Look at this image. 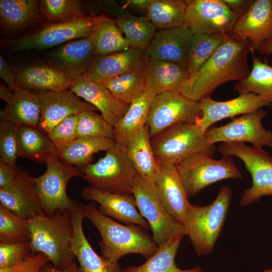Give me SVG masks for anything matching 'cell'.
I'll use <instances>...</instances> for the list:
<instances>
[{
	"mask_svg": "<svg viewBox=\"0 0 272 272\" xmlns=\"http://www.w3.org/2000/svg\"><path fill=\"white\" fill-rule=\"evenodd\" d=\"M252 50L250 42L233 33L178 91L192 100L198 101L210 97L221 85L231 81H242L250 72L248 57Z\"/></svg>",
	"mask_w": 272,
	"mask_h": 272,
	"instance_id": "obj_1",
	"label": "cell"
},
{
	"mask_svg": "<svg viewBox=\"0 0 272 272\" xmlns=\"http://www.w3.org/2000/svg\"><path fill=\"white\" fill-rule=\"evenodd\" d=\"M85 218H88L99 231L101 256L118 262L123 255L131 253L141 254L149 258L156 251L158 246L142 227L135 224H121L102 213L96 202L83 205Z\"/></svg>",
	"mask_w": 272,
	"mask_h": 272,
	"instance_id": "obj_2",
	"label": "cell"
},
{
	"mask_svg": "<svg viewBox=\"0 0 272 272\" xmlns=\"http://www.w3.org/2000/svg\"><path fill=\"white\" fill-rule=\"evenodd\" d=\"M33 254L44 253L58 269L75 261L71 249L73 236L71 212L57 210L53 216L42 213L28 220Z\"/></svg>",
	"mask_w": 272,
	"mask_h": 272,
	"instance_id": "obj_3",
	"label": "cell"
},
{
	"mask_svg": "<svg viewBox=\"0 0 272 272\" xmlns=\"http://www.w3.org/2000/svg\"><path fill=\"white\" fill-rule=\"evenodd\" d=\"M232 195L230 188L223 186L210 204L189 206L183 226L198 256L213 250L225 223Z\"/></svg>",
	"mask_w": 272,
	"mask_h": 272,
	"instance_id": "obj_4",
	"label": "cell"
},
{
	"mask_svg": "<svg viewBox=\"0 0 272 272\" xmlns=\"http://www.w3.org/2000/svg\"><path fill=\"white\" fill-rule=\"evenodd\" d=\"M81 177L98 190L114 193L132 194L137 172L126 148L116 143L96 163L83 169Z\"/></svg>",
	"mask_w": 272,
	"mask_h": 272,
	"instance_id": "obj_5",
	"label": "cell"
},
{
	"mask_svg": "<svg viewBox=\"0 0 272 272\" xmlns=\"http://www.w3.org/2000/svg\"><path fill=\"white\" fill-rule=\"evenodd\" d=\"M152 147L158 162L176 166L189 156L198 153L214 156L215 145H211L195 123L172 126L151 138Z\"/></svg>",
	"mask_w": 272,
	"mask_h": 272,
	"instance_id": "obj_6",
	"label": "cell"
},
{
	"mask_svg": "<svg viewBox=\"0 0 272 272\" xmlns=\"http://www.w3.org/2000/svg\"><path fill=\"white\" fill-rule=\"evenodd\" d=\"M46 164V169L42 175L32 177L34 186L43 213L52 216L57 210L72 212L81 203L68 196L67 185L72 178L81 176L82 169L65 164L59 160L57 155L49 158Z\"/></svg>",
	"mask_w": 272,
	"mask_h": 272,
	"instance_id": "obj_7",
	"label": "cell"
},
{
	"mask_svg": "<svg viewBox=\"0 0 272 272\" xmlns=\"http://www.w3.org/2000/svg\"><path fill=\"white\" fill-rule=\"evenodd\" d=\"M233 156L223 155L219 160L204 153L193 154L176 165L188 197L205 187L227 179H241L242 174Z\"/></svg>",
	"mask_w": 272,
	"mask_h": 272,
	"instance_id": "obj_8",
	"label": "cell"
},
{
	"mask_svg": "<svg viewBox=\"0 0 272 272\" xmlns=\"http://www.w3.org/2000/svg\"><path fill=\"white\" fill-rule=\"evenodd\" d=\"M217 150L223 156L238 157L251 174L252 186L244 190L241 206L250 205L264 196L272 195V156L268 152L262 148L238 142L223 143Z\"/></svg>",
	"mask_w": 272,
	"mask_h": 272,
	"instance_id": "obj_9",
	"label": "cell"
},
{
	"mask_svg": "<svg viewBox=\"0 0 272 272\" xmlns=\"http://www.w3.org/2000/svg\"><path fill=\"white\" fill-rule=\"evenodd\" d=\"M132 194L141 214L152 231V239L158 246L181 235H186L183 226L166 211L157 193L154 182L137 176Z\"/></svg>",
	"mask_w": 272,
	"mask_h": 272,
	"instance_id": "obj_10",
	"label": "cell"
},
{
	"mask_svg": "<svg viewBox=\"0 0 272 272\" xmlns=\"http://www.w3.org/2000/svg\"><path fill=\"white\" fill-rule=\"evenodd\" d=\"M93 27V17L90 16L65 23H48L26 35L4 43L15 51L43 50L72 40L89 38Z\"/></svg>",
	"mask_w": 272,
	"mask_h": 272,
	"instance_id": "obj_11",
	"label": "cell"
},
{
	"mask_svg": "<svg viewBox=\"0 0 272 272\" xmlns=\"http://www.w3.org/2000/svg\"><path fill=\"white\" fill-rule=\"evenodd\" d=\"M200 112L198 101L187 98L177 90L156 95L147 121L150 138L176 124L194 123Z\"/></svg>",
	"mask_w": 272,
	"mask_h": 272,
	"instance_id": "obj_12",
	"label": "cell"
},
{
	"mask_svg": "<svg viewBox=\"0 0 272 272\" xmlns=\"http://www.w3.org/2000/svg\"><path fill=\"white\" fill-rule=\"evenodd\" d=\"M187 2L183 25L193 34L232 33L239 17L223 0Z\"/></svg>",
	"mask_w": 272,
	"mask_h": 272,
	"instance_id": "obj_13",
	"label": "cell"
},
{
	"mask_svg": "<svg viewBox=\"0 0 272 272\" xmlns=\"http://www.w3.org/2000/svg\"><path fill=\"white\" fill-rule=\"evenodd\" d=\"M266 112L262 109L234 118L220 126L210 127L205 132L208 142L215 145L223 143L249 142L254 147L272 148V131L265 129L262 120Z\"/></svg>",
	"mask_w": 272,
	"mask_h": 272,
	"instance_id": "obj_14",
	"label": "cell"
},
{
	"mask_svg": "<svg viewBox=\"0 0 272 272\" xmlns=\"http://www.w3.org/2000/svg\"><path fill=\"white\" fill-rule=\"evenodd\" d=\"M198 104L201 116H198L194 123L203 132L214 123L223 119L250 113L263 106H269L264 98L253 93L241 94L224 101H216L211 97H207L199 100Z\"/></svg>",
	"mask_w": 272,
	"mask_h": 272,
	"instance_id": "obj_15",
	"label": "cell"
},
{
	"mask_svg": "<svg viewBox=\"0 0 272 272\" xmlns=\"http://www.w3.org/2000/svg\"><path fill=\"white\" fill-rule=\"evenodd\" d=\"M147 58L146 50L132 47L104 56H97L80 79L91 80L105 85L122 74L143 71Z\"/></svg>",
	"mask_w": 272,
	"mask_h": 272,
	"instance_id": "obj_16",
	"label": "cell"
},
{
	"mask_svg": "<svg viewBox=\"0 0 272 272\" xmlns=\"http://www.w3.org/2000/svg\"><path fill=\"white\" fill-rule=\"evenodd\" d=\"M35 93L40 104V119L38 127L47 133L71 115H79L85 111L97 110L70 89L59 92L36 91Z\"/></svg>",
	"mask_w": 272,
	"mask_h": 272,
	"instance_id": "obj_17",
	"label": "cell"
},
{
	"mask_svg": "<svg viewBox=\"0 0 272 272\" xmlns=\"http://www.w3.org/2000/svg\"><path fill=\"white\" fill-rule=\"evenodd\" d=\"M82 197L100 205L99 210L105 215L126 225L135 224L151 229L147 220L141 214L133 194L110 193L98 190L90 185L82 190Z\"/></svg>",
	"mask_w": 272,
	"mask_h": 272,
	"instance_id": "obj_18",
	"label": "cell"
},
{
	"mask_svg": "<svg viewBox=\"0 0 272 272\" xmlns=\"http://www.w3.org/2000/svg\"><path fill=\"white\" fill-rule=\"evenodd\" d=\"M232 33L249 39L252 53L272 39V0H253L246 13L236 22Z\"/></svg>",
	"mask_w": 272,
	"mask_h": 272,
	"instance_id": "obj_19",
	"label": "cell"
},
{
	"mask_svg": "<svg viewBox=\"0 0 272 272\" xmlns=\"http://www.w3.org/2000/svg\"><path fill=\"white\" fill-rule=\"evenodd\" d=\"M157 162L155 184L159 197L168 213L183 226L190 203L176 166Z\"/></svg>",
	"mask_w": 272,
	"mask_h": 272,
	"instance_id": "obj_20",
	"label": "cell"
},
{
	"mask_svg": "<svg viewBox=\"0 0 272 272\" xmlns=\"http://www.w3.org/2000/svg\"><path fill=\"white\" fill-rule=\"evenodd\" d=\"M96 56L89 38H81L52 51L48 57V65L75 81L83 76Z\"/></svg>",
	"mask_w": 272,
	"mask_h": 272,
	"instance_id": "obj_21",
	"label": "cell"
},
{
	"mask_svg": "<svg viewBox=\"0 0 272 272\" xmlns=\"http://www.w3.org/2000/svg\"><path fill=\"white\" fill-rule=\"evenodd\" d=\"M193 34L183 25L157 30L146 50L148 58L170 61L187 68L190 45Z\"/></svg>",
	"mask_w": 272,
	"mask_h": 272,
	"instance_id": "obj_22",
	"label": "cell"
},
{
	"mask_svg": "<svg viewBox=\"0 0 272 272\" xmlns=\"http://www.w3.org/2000/svg\"><path fill=\"white\" fill-rule=\"evenodd\" d=\"M83 203L71 212L73 236L71 249L77 259L81 272H123L118 262L99 255L86 237L83 221L85 218Z\"/></svg>",
	"mask_w": 272,
	"mask_h": 272,
	"instance_id": "obj_23",
	"label": "cell"
},
{
	"mask_svg": "<svg viewBox=\"0 0 272 272\" xmlns=\"http://www.w3.org/2000/svg\"><path fill=\"white\" fill-rule=\"evenodd\" d=\"M0 202L5 208L27 220L43 213L32 177L22 169L13 182L0 188Z\"/></svg>",
	"mask_w": 272,
	"mask_h": 272,
	"instance_id": "obj_24",
	"label": "cell"
},
{
	"mask_svg": "<svg viewBox=\"0 0 272 272\" xmlns=\"http://www.w3.org/2000/svg\"><path fill=\"white\" fill-rule=\"evenodd\" d=\"M70 90L96 107L113 126L123 116L130 105L116 98L105 85L91 80H75Z\"/></svg>",
	"mask_w": 272,
	"mask_h": 272,
	"instance_id": "obj_25",
	"label": "cell"
},
{
	"mask_svg": "<svg viewBox=\"0 0 272 272\" xmlns=\"http://www.w3.org/2000/svg\"><path fill=\"white\" fill-rule=\"evenodd\" d=\"M143 73L146 90L156 95L179 91L189 78L187 68L179 64L148 58Z\"/></svg>",
	"mask_w": 272,
	"mask_h": 272,
	"instance_id": "obj_26",
	"label": "cell"
},
{
	"mask_svg": "<svg viewBox=\"0 0 272 272\" xmlns=\"http://www.w3.org/2000/svg\"><path fill=\"white\" fill-rule=\"evenodd\" d=\"M18 86L36 91L59 92L69 90L75 80L48 64H30L14 70Z\"/></svg>",
	"mask_w": 272,
	"mask_h": 272,
	"instance_id": "obj_27",
	"label": "cell"
},
{
	"mask_svg": "<svg viewBox=\"0 0 272 272\" xmlns=\"http://www.w3.org/2000/svg\"><path fill=\"white\" fill-rule=\"evenodd\" d=\"M0 119L19 126L38 127L40 119L39 97L29 89L19 86L1 111Z\"/></svg>",
	"mask_w": 272,
	"mask_h": 272,
	"instance_id": "obj_28",
	"label": "cell"
},
{
	"mask_svg": "<svg viewBox=\"0 0 272 272\" xmlns=\"http://www.w3.org/2000/svg\"><path fill=\"white\" fill-rule=\"evenodd\" d=\"M93 27L89 37L96 56H104L130 48L115 19L105 14L93 16Z\"/></svg>",
	"mask_w": 272,
	"mask_h": 272,
	"instance_id": "obj_29",
	"label": "cell"
},
{
	"mask_svg": "<svg viewBox=\"0 0 272 272\" xmlns=\"http://www.w3.org/2000/svg\"><path fill=\"white\" fill-rule=\"evenodd\" d=\"M156 96L146 90L131 103L123 116L114 126V140L117 144L125 147L130 139L145 126Z\"/></svg>",
	"mask_w": 272,
	"mask_h": 272,
	"instance_id": "obj_30",
	"label": "cell"
},
{
	"mask_svg": "<svg viewBox=\"0 0 272 272\" xmlns=\"http://www.w3.org/2000/svg\"><path fill=\"white\" fill-rule=\"evenodd\" d=\"M39 14L38 1H0L1 26L8 33L26 29L38 21Z\"/></svg>",
	"mask_w": 272,
	"mask_h": 272,
	"instance_id": "obj_31",
	"label": "cell"
},
{
	"mask_svg": "<svg viewBox=\"0 0 272 272\" xmlns=\"http://www.w3.org/2000/svg\"><path fill=\"white\" fill-rule=\"evenodd\" d=\"M125 148L127 156L137 174L155 183L158 162L152 147L149 127L147 124L130 139Z\"/></svg>",
	"mask_w": 272,
	"mask_h": 272,
	"instance_id": "obj_32",
	"label": "cell"
},
{
	"mask_svg": "<svg viewBox=\"0 0 272 272\" xmlns=\"http://www.w3.org/2000/svg\"><path fill=\"white\" fill-rule=\"evenodd\" d=\"M116 142L114 139L99 138H78L63 149L57 151L60 161L82 170L91 164L93 155L107 151Z\"/></svg>",
	"mask_w": 272,
	"mask_h": 272,
	"instance_id": "obj_33",
	"label": "cell"
},
{
	"mask_svg": "<svg viewBox=\"0 0 272 272\" xmlns=\"http://www.w3.org/2000/svg\"><path fill=\"white\" fill-rule=\"evenodd\" d=\"M19 157L46 163L57 155V150L47 133L38 127L20 126L18 134Z\"/></svg>",
	"mask_w": 272,
	"mask_h": 272,
	"instance_id": "obj_34",
	"label": "cell"
},
{
	"mask_svg": "<svg viewBox=\"0 0 272 272\" xmlns=\"http://www.w3.org/2000/svg\"><path fill=\"white\" fill-rule=\"evenodd\" d=\"M184 236H179L158 246L155 252L145 263L128 266L123 272H201V268L199 266L182 269L175 263V257Z\"/></svg>",
	"mask_w": 272,
	"mask_h": 272,
	"instance_id": "obj_35",
	"label": "cell"
},
{
	"mask_svg": "<svg viewBox=\"0 0 272 272\" xmlns=\"http://www.w3.org/2000/svg\"><path fill=\"white\" fill-rule=\"evenodd\" d=\"M252 54V65L250 73L234 89L240 94L253 93L264 98L272 109V66L266 56L262 61Z\"/></svg>",
	"mask_w": 272,
	"mask_h": 272,
	"instance_id": "obj_36",
	"label": "cell"
},
{
	"mask_svg": "<svg viewBox=\"0 0 272 272\" xmlns=\"http://www.w3.org/2000/svg\"><path fill=\"white\" fill-rule=\"evenodd\" d=\"M115 21L130 47L147 50L157 30L147 16H136L125 12Z\"/></svg>",
	"mask_w": 272,
	"mask_h": 272,
	"instance_id": "obj_37",
	"label": "cell"
},
{
	"mask_svg": "<svg viewBox=\"0 0 272 272\" xmlns=\"http://www.w3.org/2000/svg\"><path fill=\"white\" fill-rule=\"evenodd\" d=\"M187 1L151 0L147 17L157 30L178 27L183 25Z\"/></svg>",
	"mask_w": 272,
	"mask_h": 272,
	"instance_id": "obj_38",
	"label": "cell"
},
{
	"mask_svg": "<svg viewBox=\"0 0 272 272\" xmlns=\"http://www.w3.org/2000/svg\"><path fill=\"white\" fill-rule=\"evenodd\" d=\"M227 34L221 33L193 34L189 47L187 69L191 79L225 41Z\"/></svg>",
	"mask_w": 272,
	"mask_h": 272,
	"instance_id": "obj_39",
	"label": "cell"
},
{
	"mask_svg": "<svg viewBox=\"0 0 272 272\" xmlns=\"http://www.w3.org/2000/svg\"><path fill=\"white\" fill-rule=\"evenodd\" d=\"M38 8L49 23H65L87 16L79 0H40Z\"/></svg>",
	"mask_w": 272,
	"mask_h": 272,
	"instance_id": "obj_40",
	"label": "cell"
},
{
	"mask_svg": "<svg viewBox=\"0 0 272 272\" xmlns=\"http://www.w3.org/2000/svg\"><path fill=\"white\" fill-rule=\"evenodd\" d=\"M105 86L116 98L128 104H130L146 91L143 71L122 74Z\"/></svg>",
	"mask_w": 272,
	"mask_h": 272,
	"instance_id": "obj_41",
	"label": "cell"
},
{
	"mask_svg": "<svg viewBox=\"0 0 272 272\" xmlns=\"http://www.w3.org/2000/svg\"><path fill=\"white\" fill-rule=\"evenodd\" d=\"M30 242L28 220L0 204V242Z\"/></svg>",
	"mask_w": 272,
	"mask_h": 272,
	"instance_id": "obj_42",
	"label": "cell"
},
{
	"mask_svg": "<svg viewBox=\"0 0 272 272\" xmlns=\"http://www.w3.org/2000/svg\"><path fill=\"white\" fill-rule=\"evenodd\" d=\"M77 135L114 139V126L95 111H85L79 114Z\"/></svg>",
	"mask_w": 272,
	"mask_h": 272,
	"instance_id": "obj_43",
	"label": "cell"
},
{
	"mask_svg": "<svg viewBox=\"0 0 272 272\" xmlns=\"http://www.w3.org/2000/svg\"><path fill=\"white\" fill-rule=\"evenodd\" d=\"M20 126L5 121L0 123V159L16 166L18 156V134Z\"/></svg>",
	"mask_w": 272,
	"mask_h": 272,
	"instance_id": "obj_44",
	"label": "cell"
},
{
	"mask_svg": "<svg viewBox=\"0 0 272 272\" xmlns=\"http://www.w3.org/2000/svg\"><path fill=\"white\" fill-rule=\"evenodd\" d=\"M79 115H71L54 127L47 134L57 151L69 145L78 138Z\"/></svg>",
	"mask_w": 272,
	"mask_h": 272,
	"instance_id": "obj_45",
	"label": "cell"
},
{
	"mask_svg": "<svg viewBox=\"0 0 272 272\" xmlns=\"http://www.w3.org/2000/svg\"><path fill=\"white\" fill-rule=\"evenodd\" d=\"M32 254L30 242H0V268L16 266Z\"/></svg>",
	"mask_w": 272,
	"mask_h": 272,
	"instance_id": "obj_46",
	"label": "cell"
},
{
	"mask_svg": "<svg viewBox=\"0 0 272 272\" xmlns=\"http://www.w3.org/2000/svg\"><path fill=\"white\" fill-rule=\"evenodd\" d=\"M48 262V258L44 253L38 252L31 255L16 266L0 268V272H40Z\"/></svg>",
	"mask_w": 272,
	"mask_h": 272,
	"instance_id": "obj_47",
	"label": "cell"
},
{
	"mask_svg": "<svg viewBox=\"0 0 272 272\" xmlns=\"http://www.w3.org/2000/svg\"><path fill=\"white\" fill-rule=\"evenodd\" d=\"M21 169L0 159V188L13 182L19 175Z\"/></svg>",
	"mask_w": 272,
	"mask_h": 272,
	"instance_id": "obj_48",
	"label": "cell"
},
{
	"mask_svg": "<svg viewBox=\"0 0 272 272\" xmlns=\"http://www.w3.org/2000/svg\"><path fill=\"white\" fill-rule=\"evenodd\" d=\"M0 77L14 92L19 87L14 69H12L2 55H0Z\"/></svg>",
	"mask_w": 272,
	"mask_h": 272,
	"instance_id": "obj_49",
	"label": "cell"
},
{
	"mask_svg": "<svg viewBox=\"0 0 272 272\" xmlns=\"http://www.w3.org/2000/svg\"><path fill=\"white\" fill-rule=\"evenodd\" d=\"M223 1L239 18L248 10L253 0H223Z\"/></svg>",
	"mask_w": 272,
	"mask_h": 272,
	"instance_id": "obj_50",
	"label": "cell"
},
{
	"mask_svg": "<svg viewBox=\"0 0 272 272\" xmlns=\"http://www.w3.org/2000/svg\"><path fill=\"white\" fill-rule=\"evenodd\" d=\"M49 262L43 266L40 272H81L79 265L76 261L67 267L62 269L55 267Z\"/></svg>",
	"mask_w": 272,
	"mask_h": 272,
	"instance_id": "obj_51",
	"label": "cell"
},
{
	"mask_svg": "<svg viewBox=\"0 0 272 272\" xmlns=\"http://www.w3.org/2000/svg\"><path fill=\"white\" fill-rule=\"evenodd\" d=\"M151 2V0H129L126 2L125 5L137 10L146 11L147 12Z\"/></svg>",
	"mask_w": 272,
	"mask_h": 272,
	"instance_id": "obj_52",
	"label": "cell"
},
{
	"mask_svg": "<svg viewBox=\"0 0 272 272\" xmlns=\"http://www.w3.org/2000/svg\"><path fill=\"white\" fill-rule=\"evenodd\" d=\"M14 92L7 85L6 83L0 85V98L6 103L12 98Z\"/></svg>",
	"mask_w": 272,
	"mask_h": 272,
	"instance_id": "obj_53",
	"label": "cell"
},
{
	"mask_svg": "<svg viewBox=\"0 0 272 272\" xmlns=\"http://www.w3.org/2000/svg\"><path fill=\"white\" fill-rule=\"evenodd\" d=\"M258 52L262 55H271L270 63L272 66V39L264 42L260 46Z\"/></svg>",
	"mask_w": 272,
	"mask_h": 272,
	"instance_id": "obj_54",
	"label": "cell"
},
{
	"mask_svg": "<svg viewBox=\"0 0 272 272\" xmlns=\"http://www.w3.org/2000/svg\"><path fill=\"white\" fill-rule=\"evenodd\" d=\"M262 272H272V268L266 269L264 270Z\"/></svg>",
	"mask_w": 272,
	"mask_h": 272,
	"instance_id": "obj_55",
	"label": "cell"
}]
</instances>
